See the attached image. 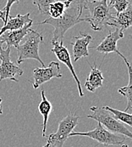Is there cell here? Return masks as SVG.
Wrapping results in <instances>:
<instances>
[{
	"label": "cell",
	"mask_w": 132,
	"mask_h": 147,
	"mask_svg": "<svg viewBox=\"0 0 132 147\" xmlns=\"http://www.w3.org/2000/svg\"><path fill=\"white\" fill-rule=\"evenodd\" d=\"M108 2H109V5L111 7V6L116 2V0H108Z\"/></svg>",
	"instance_id": "cell-25"
},
{
	"label": "cell",
	"mask_w": 132,
	"mask_h": 147,
	"mask_svg": "<svg viewBox=\"0 0 132 147\" xmlns=\"http://www.w3.org/2000/svg\"><path fill=\"white\" fill-rule=\"evenodd\" d=\"M43 41V37L41 33L37 32L33 29H30L27 35L24 38V43L19 45L17 49V63L21 64L25 60L32 59L40 62L43 67L45 64L39 55V45Z\"/></svg>",
	"instance_id": "cell-3"
},
{
	"label": "cell",
	"mask_w": 132,
	"mask_h": 147,
	"mask_svg": "<svg viewBox=\"0 0 132 147\" xmlns=\"http://www.w3.org/2000/svg\"><path fill=\"white\" fill-rule=\"evenodd\" d=\"M41 102L38 105V111L40 114L43 116V137H46V131H47V124L49 118V115L53 111V105L51 102L47 99L45 95V91L43 89L41 91Z\"/></svg>",
	"instance_id": "cell-17"
},
{
	"label": "cell",
	"mask_w": 132,
	"mask_h": 147,
	"mask_svg": "<svg viewBox=\"0 0 132 147\" xmlns=\"http://www.w3.org/2000/svg\"><path fill=\"white\" fill-rule=\"evenodd\" d=\"M1 104H2V99L0 98V116L3 114V109H2V105H1Z\"/></svg>",
	"instance_id": "cell-26"
},
{
	"label": "cell",
	"mask_w": 132,
	"mask_h": 147,
	"mask_svg": "<svg viewBox=\"0 0 132 147\" xmlns=\"http://www.w3.org/2000/svg\"><path fill=\"white\" fill-rule=\"evenodd\" d=\"M130 38H132V35H130Z\"/></svg>",
	"instance_id": "cell-30"
},
{
	"label": "cell",
	"mask_w": 132,
	"mask_h": 147,
	"mask_svg": "<svg viewBox=\"0 0 132 147\" xmlns=\"http://www.w3.org/2000/svg\"><path fill=\"white\" fill-rule=\"evenodd\" d=\"M5 17H6V12H5L4 9H3V10H1V9H0V19L3 21V25H5V24H6Z\"/></svg>",
	"instance_id": "cell-24"
},
{
	"label": "cell",
	"mask_w": 132,
	"mask_h": 147,
	"mask_svg": "<svg viewBox=\"0 0 132 147\" xmlns=\"http://www.w3.org/2000/svg\"><path fill=\"white\" fill-rule=\"evenodd\" d=\"M80 36L73 37L70 41V44L73 46V55L74 61H78L82 57L89 56L88 45L92 41V37L85 32H80Z\"/></svg>",
	"instance_id": "cell-11"
},
{
	"label": "cell",
	"mask_w": 132,
	"mask_h": 147,
	"mask_svg": "<svg viewBox=\"0 0 132 147\" xmlns=\"http://www.w3.org/2000/svg\"><path fill=\"white\" fill-rule=\"evenodd\" d=\"M90 110L92 111V114L88 115V118H91L97 121L113 134H121L123 136H125L126 138H130L132 140L131 132L125 126L123 123L116 119L113 115L104 107L91 106Z\"/></svg>",
	"instance_id": "cell-4"
},
{
	"label": "cell",
	"mask_w": 132,
	"mask_h": 147,
	"mask_svg": "<svg viewBox=\"0 0 132 147\" xmlns=\"http://www.w3.org/2000/svg\"><path fill=\"white\" fill-rule=\"evenodd\" d=\"M55 1L56 0H32V3L38 8V10L42 15H48L49 5Z\"/></svg>",
	"instance_id": "cell-20"
},
{
	"label": "cell",
	"mask_w": 132,
	"mask_h": 147,
	"mask_svg": "<svg viewBox=\"0 0 132 147\" xmlns=\"http://www.w3.org/2000/svg\"><path fill=\"white\" fill-rule=\"evenodd\" d=\"M78 135L91 138V139L96 140L97 142L103 144L104 146L123 145L126 140V137H121L116 134L110 132L105 127H103L99 123L92 130H90L88 132H84V133H82V132H72L69 134V137L78 136Z\"/></svg>",
	"instance_id": "cell-6"
},
{
	"label": "cell",
	"mask_w": 132,
	"mask_h": 147,
	"mask_svg": "<svg viewBox=\"0 0 132 147\" xmlns=\"http://www.w3.org/2000/svg\"><path fill=\"white\" fill-rule=\"evenodd\" d=\"M90 67L91 72L86 80L85 86L89 92H95L98 88L103 86L104 78L103 76V72L99 68L97 67L96 65L94 66L90 65Z\"/></svg>",
	"instance_id": "cell-14"
},
{
	"label": "cell",
	"mask_w": 132,
	"mask_h": 147,
	"mask_svg": "<svg viewBox=\"0 0 132 147\" xmlns=\"http://www.w3.org/2000/svg\"><path fill=\"white\" fill-rule=\"evenodd\" d=\"M20 0H7V3L4 7V10L6 12V17H5V21L6 23L8 21V18L9 17V12H10V8L14 3H19Z\"/></svg>",
	"instance_id": "cell-23"
},
{
	"label": "cell",
	"mask_w": 132,
	"mask_h": 147,
	"mask_svg": "<svg viewBox=\"0 0 132 147\" xmlns=\"http://www.w3.org/2000/svg\"><path fill=\"white\" fill-rule=\"evenodd\" d=\"M0 82L9 79L18 83L19 78L23 74V70L11 61L10 47H6V49H0Z\"/></svg>",
	"instance_id": "cell-7"
},
{
	"label": "cell",
	"mask_w": 132,
	"mask_h": 147,
	"mask_svg": "<svg viewBox=\"0 0 132 147\" xmlns=\"http://www.w3.org/2000/svg\"><path fill=\"white\" fill-rule=\"evenodd\" d=\"M124 61H125V62L126 65H127V68H128L129 84L125 87L120 88L118 90V92H119V94H120L121 95L125 97L126 100H127V106H126L125 111L132 114V65L129 63V61H127L126 58Z\"/></svg>",
	"instance_id": "cell-16"
},
{
	"label": "cell",
	"mask_w": 132,
	"mask_h": 147,
	"mask_svg": "<svg viewBox=\"0 0 132 147\" xmlns=\"http://www.w3.org/2000/svg\"><path fill=\"white\" fill-rule=\"evenodd\" d=\"M43 147H58V146H53V145H51V144H47H47Z\"/></svg>",
	"instance_id": "cell-27"
},
{
	"label": "cell",
	"mask_w": 132,
	"mask_h": 147,
	"mask_svg": "<svg viewBox=\"0 0 132 147\" xmlns=\"http://www.w3.org/2000/svg\"><path fill=\"white\" fill-rule=\"evenodd\" d=\"M104 108L106 110H108L109 111H110L116 119H118L119 121H120L124 124H127L128 126L132 127L131 113H128V112H125V111H119L117 109H113V108H112L110 106H104Z\"/></svg>",
	"instance_id": "cell-19"
},
{
	"label": "cell",
	"mask_w": 132,
	"mask_h": 147,
	"mask_svg": "<svg viewBox=\"0 0 132 147\" xmlns=\"http://www.w3.org/2000/svg\"><path fill=\"white\" fill-rule=\"evenodd\" d=\"M3 42H3V40L0 38V49H2V46H3Z\"/></svg>",
	"instance_id": "cell-28"
},
{
	"label": "cell",
	"mask_w": 132,
	"mask_h": 147,
	"mask_svg": "<svg viewBox=\"0 0 132 147\" xmlns=\"http://www.w3.org/2000/svg\"><path fill=\"white\" fill-rule=\"evenodd\" d=\"M124 36H125L124 32L121 31L120 29L116 28L114 31H109V34L100 42L99 45H97V47H91V48L96 49L97 52L104 54V55H107L109 53H116L123 60H125V57L118 50V48H117V42L119 39L123 38Z\"/></svg>",
	"instance_id": "cell-10"
},
{
	"label": "cell",
	"mask_w": 132,
	"mask_h": 147,
	"mask_svg": "<svg viewBox=\"0 0 132 147\" xmlns=\"http://www.w3.org/2000/svg\"><path fill=\"white\" fill-rule=\"evenodd\" d=\"M130 5V3L128 0H116V2L111 6L113 7L117 13H121L123 11H125L128 6Z\"/></svg>",
	"instance_id": "cell-21"
},
{
	"label": "cell",
	"mask_w": 132,
	"mask_h": 147,
	"mask_svg": "<svg viewBox=\"0 0 132 147\" xmlns=\"http://www.w3.org/2000/svg\"><path fill=\"white\" fill-rule=\"evenodd\" d=\"M32 24H33V21L25 25L24 27H22L21 29L15 30V31H7L3 32L0 36V38L3 40V42H6L7 47L13 46L15 48H17L20 45V42H21L24 39V38L27 35Z\"/></svg>",
	"instance_id": "cell-12"
},
{
	"label": "cell",
	"mask_w": 132,
	"mask_h": 147,
	"mask_svg": "<svg viewBox=\"0 0 132 147\" xmlns=\"http://www.w3.org/2000/svg\"><path fill=\"white\" fill-rule=\"evenodd\" d=\"M81 118V117L69 111L65 117L59 122L58 130L47 136V143L55 146L63 147L65 142L69 137V134L74 132V128L78 125Z\"/></svg>",
	"instance_id": "cell-5"
},
{
	"label": "cell",
	"mask_w": 132,
	"mask_h": 147,
	"mask_svg": "<svg viewBox=\"0 0 132 147\" xmlns=\"http://www.w3.org/2000/svg\"><path fill=\"white\" fill-rule=\"evenodd\" d=\"M72 4V0H65V1H55L49 5L48 8V15L50 17L53 19H57L61 17L65 10L69 8Z\"/></svg>",
	"instance_id": "cell-18"
},
{
	"label": "cell",
	"mask_w": 132,
	"mask_h": 147,
	"mask_svg": "<svg viewBox=\"0 0 132 147\" xmlns=\"http://www.w3.org/2000/svg\"><path fill=\"white\" fill-rule=\"evenodd\" d=\"M86 9L89 11V15L85 17L86 21L89 22L90 26L93 31H102L113 18V13L110 12L108 0L88 1Z\"/></svg>",
	"instance_id": "cell-2"
},
{
	"label": "cell",
	"mask_w": 132,
	"mask_h": 147,
	"mask_svg": "<svg viewBox=\"0 0 132 147\" xmlns=\"http://www.w3.org/2000/svg\"><path fill=\"white\" fill-rule=\"evenodd\" d=\"M81 14L79 9L74 6H70L65 10V14L57 19H53L52 17L47 18L45 21L37 23V25L49 24L54 27L53 37L52 41L60 42L63 41L65 32L70 28H72L76 24L81 22H85L86 18H81Z\"/></svg>",
	"instance_id": "cell-1"
},
{
	"label": "cell",
	"mask_w": 132,
	"mask_h": 147,
	"mask_svg": "<svg viewBox=\"0 0 132 147\" xmlns=\"http://www.w3.org/2000/svg\"><path fill=\"white\" fill-rule=\"evenodd\" d=\"M108 26H114L123 32L132 26V4L130 3L125 11L116 13V16H113L112 21L108 23Z\"/></svg>",
	"instance_id": "cell-13"
},
{
	"label": "cell",
	"mask_w": 132,
	"mask_h": 147,
	"mask_svg": "<svg viewBox=\"0 0 132 147\" xmlns=\"http://www.w3.org/2000/svg\"><path fill=\"white\" fill-rule=\"evenodd\" d=\"M30 22H32V20L30 18V13H27L26 15L19 14L15 17H9V20H8L7 23L3 25V26L1 28L0 36L7 31H15L21 29Z\"/></svg>",
	"instance_id": "cell-15"
},
{
	"label": "cell",
	"mask_w": 132,
	"mask_h": 147,
	"mask_svg": "<svg viewBox=\"0 0 132 147\" xmlns=\"http://www.w3.org/2000/svg\"><path fill=\"white\" fill-rule=\"evenodd\" d=\"M121 147H129V146H128L127 145H125V144H123V145H122V146H121Z\"/></svg>",
	"instance_id": "cell-29"
},
{
	"label": "cell",
	"mask_w": 132,
	"mask_h": 147,
	"mask_svg": "<svg viewBox=\"0 0 132 147\" xmlns=\"http://www.w3.org/2000/svg\"><path fill=\"white\" fill-rule=\"evenodd\" d=\"M88 0H72V4L71 6H74L77 8L80 11L81 14H82L83 9H86V5L87 3Z\"/></svg>",
	"instance_id": "cell-22"
},
{
	"label": "cell",
	"mask_w": 132,
	"mask_h": 147,
	"mask_svg": "<svg viewBox=\"0 0 132 147\" xmlns=\"http://www.w3.org/2000/svg\"><path fill=\"white\" fill-rule=\"evenodd\" d=\"M51 43L53 45V48H52V50L51 51L56 55V57L58 58V60L59 61H61L62 63L65 64L66 66L69 68V71L71 72V74H72L74 79H75V81L76 82L80 96L81 97H83L84 96V93H83V90L81 88V83H80V80H79V78H78L75 71L74 66L72 65L70 55H69V53L68 51V49L64 45L63 41H60V42L51 41Z\"/></svg>",
	"instance_id": "cell-9"
},
{
	"label": "cell",
	"mask_w": 132,
	"mask_h": 147,
	"mask_svg": "<svg viewBox=\"0 0 132 147\" xmlns=\"http://www.w3.org/2000/svg\"><path fill=\"white\" fill-rule=\"evenodd\" d=\"M63 75L60 71V66L59 62L51 61L47 67H37L33 71V88H38L42 84L48 82L53 78H60Z\"/></svg>",
	"instance_id": "cell-8"
}]
</instances>
